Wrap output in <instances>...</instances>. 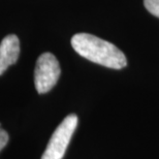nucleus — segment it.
Here are the masks:
<instances>
[{
    "label": "nucleus",
    "instance_id": "f257e3e1",
    "mask_svg": "<svg viewBox=\"0 0 159 159\" xmlns=\"http://www.w3.org/2000/svg\"><path fill=\"white\" fill-rule=\"evenodd\" d=\"M71 46L79 55L96 64L113 69H121L127 65V59L122 51L110 41L92 34H75Z\"/></svg>",
    "mask_w": 159,
    "mask_h": 159
},
{
    "label": "nucleus",
    "instance_id": "f03ea898",
    "mask_svg": "<svg viewBox=\"0 0 159 159\" xmlns=\"http://www.w3.org/2000/svg\"><path fill=\"white\" fill-rule=\"evenodd\" d=\"M78 116L75 114L65 117L51 136L41 159H62L78 126Z\"/></svg>",
    "mask_w": 159,
    "mask_h": 159
},
{
    "label": "nucleus",
    "instance_id": "7ed1b4c3",
    "mask_svg": "<svg viewBox=\"0 0 159 159\" xmlns=\"http://www.w3.org/2000/svg\"><path fill=\"white\" fill-rule=\"evenodd\" d=\"M61 74L58 60L52 53H43L39 57L34 69V85L39 94L52 90Z\"/></svg>",
    "mask_w": 159,
    "mask_h": 159
},
{
    "label": "nucleus",
    "instance_id": "20e7f679",
    "mask_svg": "<svg viewBox=\"0 0 159 159\" xmlns=\"http://www.w3.org/2000/svg\"><path fill=\"white\" fill-rule=\"evenodd\" d=\"M20 55V40L16 34H9L0 43V75L9 66L18 61Z\"/></svg>",
    "mask_w": 159,
    "mask_h": 159
},
{
    "label": "nucleus",
    "instance_id": "39448f33",
    "mask_svg": "<svg viewBox=\"0 0 159 159\" xmlns=\"http://www.w3.org/2000/svg\"><path fill=\"white\" fill-rule=\"evenodd\" d=\"M144 4L150 14L159 18V0H144Z\"/></svg>",
    "mask_w": 159,
    "mask_h": 159
},
{
    "label": "nucleus",
    "instance_id": "423d86ee",
    "mask_svg": "<svg viewBox=\"0 0 159 159\" xmlns=\"http://www.w3.org/2000/svg\"><path fill=\"white\" fill-rule=\"evenodd\" d=\"M8 139H9L8 133L6 132L5 130H3L2 128H0V151L7 145Z\"/></svg>",
    "mask_w": 159,
    "mask_h": 159
},
{
    "label": "nucleus",
    "instance_id": "0eeeda50",
    "mask_svg": "<svg viewBox=\"0 0 159 159\" xmlns=\"http://www.w3.org/2000/svg\"><path fill=\"white\" fill-rule=\"evenodd\" d=\"M0 128H1V123H0Z\"/></svg>",
    "mask_w": 159,
    "mask_h": 159
}]
</instances>
